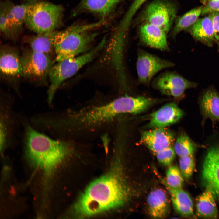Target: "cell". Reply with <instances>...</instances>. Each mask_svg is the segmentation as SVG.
Returning <instances> with one entry per match:
<instances>
[{"mask_svg":"<svg viewBox=\"0 0 219 219\" xmlns=\"http://www.w3.org/2000/svg\"><path fill=\"white\" fill-rule=\"evenodd\" d=\"M104 175L88 185L74 207L78 217L92 216L123 207L129 202L131 190L117 159Z\"/></svg>","mask_w":219,"mask_h":219,"instance_id":"obj_1","label":"cell"},{"mask_svg":"<svg viewBox=\"0 0 219 219\" xmlns=\"http://www.w3.org/2000/svg\"><path fill=\"white\" fill-rule=\"evenodd\" d=\"M24 135L27 157L34 166L42 171L47 178L52 176L72 152L71 141L53 139L29 126L26 128Z\"/></svg>","mask_w":219,"mask_h":219,"instance_id":"obj_2","label":"cell"},{"mask_svg":"<svg viewBox=\"0 0 219 219\" xmlns=\"http://www.w3.org/2000/svg\"><path fill=\"white\" fill-rule=\"evenodd\" d=\"M133 108V102L128 96H122L103 105L71 112L64 124L71 131L95 130L114 120L121 114L130 113Z\"/></svg>","mask_w":219,"mask_h":219,"instance_id":"obj_3","label":"cell"},{"mask_svg":"<svg viewBox=\"0 0 219 219\" xmlns=\"http://www.w3.org/2000/svg\"><path fill=\"white\" fill-rule=\"evenodd\" d=\"M100 25L99 21L86 25L74 24L59 31L55 49L56 61L76 57L87 50L97 35L89 31Z\"/></svg>","mask_w":219,"mask_h":219,"instance_id":"obj_4","label":"cell"},{"mask_svg":"<svg viewBox=\"0 0 219 219\" xmlns=\"http://www.w3.org/2000/svg\"><path fill=\"white\" fill-rule=\"evenodd\" d=\"M64 10L61 5L36 0L28 9L24 24L36 34L55 30L62 24Z\"/></svg>","mask_w":219,"mask_h":219,"instance_id":"obj_5","label":"cell"},{"mask_svg":"<svg viewBox=\"0 0 219 219\" xmlns=\"http://www.w3.org/2000/svg\"><path fill=\"white\" fill-rule=\"evenodd\" d=\"M106 43L101 42L93 48L83 54L60 61L54 64L48 74L50 85L48 91V100L51 104L55 94L60 85L74 75L81 68L94 58Z\"/></svg>","mask_w":219,"mask_h":219,"instance_id":"obj_6","label":"cell"},{"mask_svg":"<svg viewBox=\"0 0 219 219\" xmlns=\"http://www.w3.org/2000/svg\"><path fill=\"white\" fill-rule=\"evenodd\" d=\"M23 77L36 84L46 83L56 59L49 55L25 48L20 56Z\"/></svg>","mask_w":219,"mask_h":219,"instance_id":"obj_7","label":"cell"},{"mask_svg":"<svg viewBox=\"0 0 219 219\" xmlns=\"http://www.w3.org/2000/svg\"><path fill=\"white\" fill-rule=\"evenodd\" d=\"M208 146L202 170V179L207 189L219 199V137Z\"/></svg>","mask_w":219,"mask_h":219,"instance_id":"obj_8","label":"cell"},{"mask_svg":"<svg viewBox=\"0 0 219 219\" xmlns=\"http://www.w3.org/2000/svg\"><path fill=\"white\" fill-rule=\"evenodd\" d=\"M176 13V7L173 4L165 1L157 0L147 6L143 18L145 23L157 26L167 33L175 19Z\"/></svg>","mask_w":219,"mask_h":219,"instance_id":"obj_9","label":"cell"},{"mask_svg":"<svg viewBox=\"0 0 219 219\" xmlns=\"http://www.w3.org/2000/svg\"><path fill=\"white\" fill-rule=\"evenodd\" d=\"M174 65L173 62L143 50L138 51L136 69L139 81L141 83L148 85L158 72Z\"/></svg>","mask_w":219,"mask_h":219,"instance_id":"obj_10","label":"cell"},{"mask_svg":"<svg viewBox=\"0 0 219 219\" xmlns=\"http://www.w3.org/2000/svg\"><path fill=\"white\" fill-rule=\"evenodd\" d=\"M0 71L2 79L11 84L16 83L23 77L20 56L15 47L7 45L1 46Z\"/></svg>","mask_w":219,"mask_h":219,"instance_id":"obj_11","label":"cell"},{"mask_svg":"<svg viewBox=\"0 0 219 219\" xmlns=\"http://www.w3.org/2000/svg\"><path fill=\"white\" fill-rule=\"evenodd\" d=\"M152 85L163 94L180 98L184 95L186 89L196 88L197 84L187 80L177 73L167 72L155 79Z\"/></svg>","mask_w":219,"mask_h":219,"instance_id":"obj_12","label":"cell"},{"mask_svg":"<svg viewBox=\"0 0 219 219\" xmlns=\"http://www.w3.org/2000/svg\"><path fill=\"white\" fill-rule=\"evenodd\" d=\"M175 139L173 132L166 127L153 128L144 131L141 137L142 142L155 155L172 146Z\"/></svg>","mask_w":219,"mask_h":219,"instance_id":"obj_13","label":"cell"},{"mask_svg":"<svg viewBox=\"0 0 219 219\" xmlns=\"http://www.w3.org/2000/svg\"><path fill=\"white\" fill-rule=\"evenodd\" d=\"M184 115L176 103H170L151 114L148 126L151 128L166 127L177 123Z\"/></svg>","mask_w":219,"mask_h":219,"instance_id":"obj_14","label":"cell"},{"mask_svg":"<svg viewBox=\"0 0 219 219\" xmlns=\"http://www.w3.org/2000/svg\"><path fill=\"white\" fill-rule=\"evenodd\" d=\"M156 175L168 191L174 209L180 215L190 217L193 214V204L188 193L182 188H175L169 185L165 179L156 172Z\"/></svg>","mask_w":219,"mask_h":219,"instance_id":"obj_15","label":"cell"},{"mask_svg":"<svg viewBox=\"0 0 219 219\" xmlns=\"http://www.w3.org/2000/svg\"><path fill=\"white\" fill-rule=\"evenodd\" d=\"M199 101L200 112L204 125L207 119H210L213 126L219 123V94L213 88L205 90L200 96Z\"/></svg>","mask_w":219,"mask_h":219,"instance_id":"obj_16","label":"cell"},{"mask_svg":"<svg viewBox=\"0 0 219 219\" xmlns=\"http://www.w3.org/2000/svg\"><path fill=\"white\" fill-rule=\"evenodd\" d=\"M166 34L161 28L149 23H145L139 29L140 38L144 44L152 48L169 51L170 48Z\"/></svg>","mask_w":219,"mask_h":219,"instance_id":"obj_17","label":"cell"},{"mask_svg":"<svg viewBox=\"0 0 219 219\" xmlns=\"http://www.w3.org/2000/svg\"><path fill=\"white\" fill-rule=\"evenodd\" d=\"M58 32L55 30L26 36L23 41L33 50L55 57V49Z\"/></svg>","mask_w":219,"mask_h":219,"instance_id":"obj_18","label":"cell"},{"mask_svg":"<svg viewBox=\"0 0 219 219\" xmlns=\"http://www.w3.org/2000/svg\"><path fill=\"white\" fill-rule=\"evenodd\" d=\"M35 0H30L27 2L16 5L9 0H6L10 28V40H16L19 36L28 9Z\"/></svg>","mask_w":219,"mask_h":219,"instance_id":"obj_19","label":"cell"},{"mask_svg":"<svg viewBox=\"0 0 219 219\" xmlns=\"http://www.w3.org/2000/svg\"><path fill=\"white\" fill-rule=\"evenodd\" d=\"M147 203L149 214L153 218H165L169 213L170 205L167 195L161 188H156L149 193Z\"/></svg>","mask_w":219,"mask_h":219,"instance_id":"obj_20","label":"cell"},{"mask_svg":"<svg viewBox=\"0 0 219 219\" xmlns=\"http://www.w3.org/2000/svg\"><path fill=\"white\" fill-rule=\"evenodd\" d=\"M123 0H81L78 9L94 14L104 20Z\"/></svg>","mask_w":219,"mask_h":219,"instance_id":"obj_21","label":"cell"},{"mask_svg":"<svg viewBox=\"0 0 219 219\" xmlns=\"http://www.w3.org/2000/svg\"><path fill=\"white\" fill-rule=\"evenodd\" d=\"M186 31L195 39L208 46H212L215 40L212 24L209 16L198 18Z\"/></svg>","mask_w":219,"mask_h":219,"instance_id":"obj_22","label":"cell"},{"mask_svg":"<svg viewBox=\"0 0 219 219\" xmlns=\"http://www.w3.org/2000/svg\"><path fill=\"white\" fill-rule=\"evenodd\" d=\"M214 196L209 190L206 189L198 197L196 201V213L199 217L216 218L218 212Z\"/></svg>","mask_w":219,"mask_h":219,"instance_id":"obj_23","label":"cell"},{"mask_svg":"<svg viewBox=\"0 0 219 219\" xmlns=\"http://www.w3.org/2000/svg\"><path fill=\"white\" fill-rule=\"evenodd\" d=\"M200 146L186 134L182 133L176 139L173 148L176 155L180 158L193 155L197 149Z\"/></svg>","mask_w":219,"mask_h":219,"instance_id":"obj_24","label":"cell"},{"mask_svg":"<svg viewBox=\"0 0 219 219\" xmlns=\"http://www.w3.org/2000/svg\"><path fill=\"white\" fill-rule=\"evenodd\" d=\"M203 7L200 6L194 8L178 18L174 27L173 36L182 30L186 31L194 23L201 15Z\"/></svg>","mask_w":219,"mask_h":219,"instance_id":"obj_25","label":"cell"},{"mask_svg":"<svg viewBox=\"0 0 219 219\" xmlns=\"http://www.w3.org/2000/svg\"><path fill=\"white\" fill-rule=\"evenodd\" d=\"M183 177L177 166L170 165L166 171L165 180L167 183L172 187L182 188L184 183Z\"/></svg>","mask_w":219,"mask_h":219,"instance_id":"obj_26","label":"cell"},{"mask_svg":"<svg viewBox=\"0 0 219 219\" xmlns=\"http://www.w3.org/2000/svg\"><path fill=\"white\" fill-rule=\"evenodd\" d=\"M0 30L1 32L3 35L7 39L10 40V28L5 0L0 2Z\"/></svg>","mask_w":219,"mask_h":219,"instance_id":"obj_27","label":"cell"},{"mask_svg":"<svg viewBox=\"0 0 219 219\" xmlns=\"http://www.w3.org/2000/svg\"><path fill=\"white\" fill-rule=\"evenodd\" d=\"M179 169L183 176L186 179L191 177L195 166L193 155L180 157L179 160Z\"/></svg>","mask_w":219,"mask_h":219,"instance_id":"obj_28","label":"cell"},{"mask_svg":"<svg viewBox=\"0 0 219 219\" xmlns=\"http://www.w3.org/2000/svg\"><path fill=\"white\" fill-rule=\"evenodd\" d=\"M176 153L173 147H168L155 154L158 161L165 166H169L174 160Z\"/></svg>","mask_w":219,"mask_h":219,"instance_id":"obj_29","label":"cell"},{"mask_svg":"<svg viewBox=\"0 0 219 219\" xmlns=\"http://www.w3.org/2000/svg\"><path fill=\"white\" fill-rule=\"evenodd\" d=\"M148 0H134L122 19V22L129 26L133 17L140 7Z\"/></svg>","mask_w":219,"mask_h":219,"instance_id":"obj_30","label":"cell"},{"mask_svg":"<svg viewBox=\"0 0 219 219\" xmlns=\"http://www.w3.org/2000/svg\"><path fill=\"white\" fill-rule=\"evenodd\" d=\"M214 30V40L219 43V12H214L209 14Z\"/></svg>","mask_w":219,"mask_h":219,"instance_id":"obj_31","label":"cell"},{"mask_svg":"<svg viewBox=\"0 0 219 219\" xmlns=\"http://www.w3.org/2000/svg\"><path fill=\"white\" fill-rule=\"evenodd\" d=\"M219 12V0H212L203 7L201 15H204L214 12Z\"/></svg>","mask_w":219,"mask_h":219,"instance_id":"obj_32","label":"cell"},{"mask_svg":"<svg viewBox=\"0 0 219 219\" xmlns=\"http://www.w3.org/2000/svg\"><path fill=\"white\" fill-rule=\"evenodd\" d=\"M208 0V1H210L212 0Z\"/></svg>","mask_w":219,"mask_h":219,"instance_id":"obj_33","label":"cell"},{"mask_svg":"<svg viewBox=\"0 0 219 219\" xmlns=\"http://www.w3.org/2000/svg\"><path fill=\"white\" fill-rule=\"evenodd\" d=\"M218 44H219V43H218Z\"/></svg>","mask_w":219,"mask_h":219,"instance_id":"obj_34","label":"cell"}]
</instances>
